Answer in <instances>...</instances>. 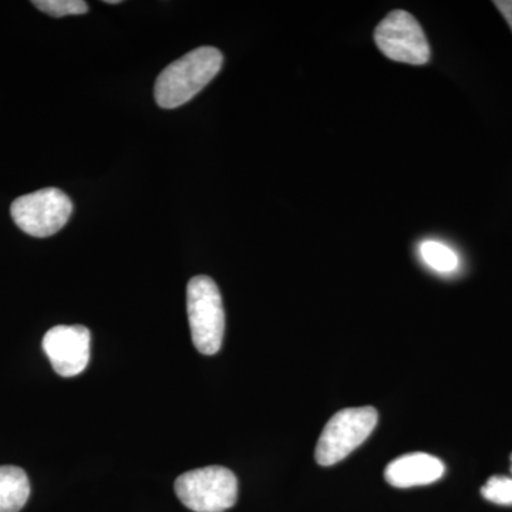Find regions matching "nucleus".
<instances>
[{
  "instance_id": "nucleus-1",
  "label": "nucleus",
  "mask_w": 512,
  "mask_h": 512,
  "mask_svg": "<svg viewBox=\"0 0 512 512\" xmlns=\"http://www.w3.org/2000/svg\"><path fill=\"white\" fill-rule=\"evenodd\" d=\"M224 56L215 47L204 46L187 55L158 74L154 96L161 109H177L194 99L220 73Z\"/></svg>"
},
{
  "instance_id": "nucleus-2",
  "label": "nucleus",
  "mask_w": 512,
  "mask_h": 512,
  "mask_svg": "<svg viewBox=\"0 0 512 512\" xmlns=\"http://www.w3.org/2000/svg\"><path fill=\"white\" fill-rule=\"evenodd\" d=\"M187 312L192 343L202 355L220 352L225 333V311L218 285L210 276H195L187 286Z\"/></svg>"
},
{
  "instance_id": "nucleus-3",
  "label": "nucleus",
  "mask_w": 512,
  "mask_h": 512,
  "mask_svg": "<svg viewBox=\"0 0 512 512\" xmlns=\"http://www.w3.org/2000/svg\"><path fill=\"white\" fill-rule=\"evenodd\" d=\"M379 414L372 406L350 407L336 413L326 424L316 446L319 466H335L362 446L375 431Z\"/></svg>"
},
{
  "instance_id": "nucleus-4",
  "label": "nucleus",
  "mask_w": 512,
  "mask_h": 512,
  "mask_svg": "<svg viewBox=\"0 0 512 512\" xmlns=\"http://www.w3.org/2000/svg\"><path fill=\"white\" fill-rule=\"evenodd\" d=\"M178 500L194 512H224L238 500V480L228 468L210 466L181 474L175 481Z\"/></svg>"
},
{
  "instance_id": "nucleus-5",
  "label": "nucleus",
  "mask_w": 512,
  "mask_h": 512,
  "mask_svg": "<svg viewBox=\"0 0 512 512\" xmlns=\"http://www.w3.org/2000/svg\"><path fill=\"white\" fill-rule=\"evenodd\" d=\"M73 202L59 188L22 195L10 207L13 221L23 232L36 238L52 237L67 224Z\"/></svg>"
},
{
  "instance_id": "nucleus-6",
  "label": "nucleus",
  "mask_w": 512,
  "mask_h": 512,
  "mask_svg": "<svg viewBox=\"0 0 512 512\" xmlns=\"http://www.w3.org/2000/svg\"><path fill=\"white\" fill-rule=\"evenodd\" d=\"M375 42L380 52L394 62L423 66L431 50L420 23L406 10H393L377 25Z\"/></svg>"
},
{
  "instance_id": "nucleus-7",
  "label": "nucleus",
  "mask_w": 512,
  "mask_h": 512,
  "mask_svg": "<svg viewBox=\"0 0 512 512\" xmlns=\"http://www.w3.org/2000/svg\"><path fill=\"white\" fill-rule=\"evenodd\" d=\"M92 335L83 325H59L46 333L43 350L57 375L73 377L84 372L90 362Z\"/></svg>"
},
{
  "instance_id": "nucleus-8",
  "label": "nucleus",
  "mask_w": 512,
  "mask_h": 512,
  "mask_svg": "<svg viewBox=\"0 0 512 512\" xmlns=\"http://www.w3.org/2000/svg\"><path fill=\"white\" fill-rule=\"evenodd\" d=\"M446 466L440 458L426 453L406 454L396 458L384 471L387 483L396 488L419 487L439 481Z\"/></svg>"
},
{
  "instance_id": "nucleus-9",
  "label": "nucleus",
  "mask_w": 512,
  "mask_h": 512,
  "mask_svg": "<svg viewBox=\"0 0 512 512\" xmlns=\"http://www.w3.org/2000/svg\"><path fill=\"white\" fill-rule=\"evenodd\" d=\"M30 481L25 470L0 466V512H19L28 503Z\"/></svg>"
},
{
  "instance_id": "nucleus-10",
  "label": "nucleus",
  "mask_w": 512,
  "mask_h": 512,
  "mask_svg": "<svg viewBox=\"0 0 512 512\" xmlns=\"http://www.w3.org/2000/svg\"><path fill=\"white\" fill-rule=\"evenodd\" d=\"M420 256L424 264L439 274H453L460 265L456 251L437 241H424L420 245Z\"/></svg>"
},
{
  "instance_id": "nucleus-11",
  "label": "nucleus",
  "mask_w": 512,
  "mask_h": 512,
  "mask_svg": "<svg viewBox=\"0 0 512 512\" xmlns=\"http://www.w3.org/2000/svg\"><path fill=\"white\" fill-rule=\"evenodd\" d=\"M33 5L53 18L69 15H84L89 12V5L84 0H35Z\"/></svg>"
},
{
  "instance_id": "nucleus-12",
  "label": "nucleus",
  "mask_w": 512,
  "mask_h": 512,
  "mask_svg": "<svg viewBox=\"0 0 512 512\" xmlns=\"http://www.w3.org/2000/svg\"><path fill=\"white\" fill-rule=\"evenodd\" d=\"M485 500L497 505H512V478L494 476L481 488Z\"/></svg>"
},
{
  "instance_id": "nucleus-13",
  "label": "nucleus",
  "mask_w": 512,
  "mask_h": 512,
  "mask_svg": "<svg viewBox=\"0 0 512 512\" xmlns=\"http://www.w3.org/2000/svg\"><path fill=\"white\" fill-rule=\"evenodd\" d=\"M494 5L495 8L500 10L501 15L507 20L512 30V0H495Z\"/></svg>"
},
{
  "instance_id": "nucleus-14",
  "label": "nucleus",
  "mask_w": 512,
  "mask_h": 512,
  "mask_svg": "<svg viewBox=\"0 0 512 512\" xmlns=\"http://www.w3.org/2000/svg\"><path fill=\"white\" fill-rule=\"evenodd\" d=\"M106 3H110V5H117V3H120V0H106Z\"/></svg>"
},
{
  "instance_id": "nucleus-15",
  "label": "nucleus",
  "mask_w": 512,
  "mask_h": 512,
  "mask_svg": "<svg viewBox=\"0 0 512 512\" xmlns=\"http://www.w3.org/2000/svg\"><path fill=\"white\" fill-rule=\"evenodd\" d=\"M511 473H512V454H511Z\"/></svg>"
}]
</instances>
